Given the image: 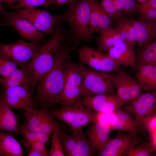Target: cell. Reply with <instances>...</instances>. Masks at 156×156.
<instances>
[{"instance_id":"cell-1","label":"cell","mask_w":156,"mask_h":156,"mask_svg":"<svg viewBox=\"0 0 156 156\" xmlns=\"http://www.w3.org/2000/svg\"><path fill=\"white\" fill-rule=\"evenodd\" d=\"M77 44L69 39L61 44L55 52L52 67L39 81L37 96L44 108L57 104V99L63 87L66 63L70 57V53Z\"/></svg>"},{"instance_id":"cell-2","label":"cell","mask_w":156,"mask_h":156,"mask_svg":"<svg viewBox=\"0 0 156 156\" xmlns=\"http://www.w3.org/2000/svg\"><path fill=\"white\" fill-rule=\"evenodd\" d=\"M63 23L57 24L51 38L41 45L36 55L29 63L32 77L33 89L52 67L58 47L70 37L69 30L64 27Z\"/></svg>"},{"instance_id":"cell-3","label":"cell","mask_w":156,"mask_h":156,"mask_svg":"<svg viewBox=\"0 0 156 156\" xmlns=\"http://www.w3.org/2000/svg\"><path fill=\"white\" fill-rule=\"evenodd\" d=\"M62 15V21L68 25L72 40L92 41L93 34L90 31V4L89 0H75L68 4Z\"/></svg>"},{"instance_id":"cell-4","label":"cell","mask_w":156,"mask_h":156,"mask_svg":"<svg viewBox=\"0 0 156 156\" xmlns=\"http://www.w3.org/2000/svg\"><path fill=\"white\" fill-rule=\"evenodd\" d=\"M82 63L76 64L70 57L64 68L63 89L57 100L62 107L72 106L81 97L83 76Z\"/></svg>"},{"instance_id":"cell-5","label":"cell","mask_w":156,"mask_h":156,"mask_svg":"<svg viewBox=\"0 0 156 156\" xmlns=\"http://www.w3.org/2000/svg\"><path fill=\"white\" fill-rule=\"evenodd\" d=\"M82 70L83 79L81 97L116 94L111 81L104 73L86 67L83 64Z\"/></svg>"},{"instance_id":"cell-6","label":"cell","mask_w":156,"mask_h":156,"mask_svg":"<svg viewBox=\"0 0 156 156\" xmlns=\"http://www.w3.org/2000/svg\"><path fill=\"white\" fill-rule=\"evenodd\" d=\"M81 63L96 71L103 73L116 72L122 70L120 66L108 54L86 45L77 51Z\"/></svg>"},{"instance_id":"cell-7","label":"cell","mask_w":156,"mask_h":156,"mask_svg":"<svg viewBox=\"0 0 156 156\" xmlns=\"http://www.w3.org/2000/svg\"><path fill=\"white\" fill-rule=\"evenodd\" d=\"M17 14L27 20L41 32L52 35L56 25L62 22V15H52L43 10L27 7L16 10Z\"/></svg>"},{"instance_id":"cell-8","label":"cell","mask_w":156,"mask_h":156,"mask_svg":"<svg viewBox=\"0 0 156 156\" xmlns=\"http://www.w3.org/2000/svg\"><path fill=\"white\" fill-rule=\"evenodd\" d=\"M41 45L38 41L28 42L20 40L10 44L0 42V54L21 67L35 56Z\"/></svg>"},{"instance_id":"cell-9","label":"cell","mask_w":156,"mask_h":156,"mask_svg":"<svg viewBox=\"0 0 156 156\" xmlns=\"http://www.w3.org/2000/svg\"><path fill=\"white\" fill-rule=\"evenodd\" d=\"M125 110L137 121L140 131H144V122L147 116L156 112V90L141 94L131 101Z\"/></svg>"},{"instance_id":"cell-10","label":"cell","mask_w":156,"mask_h":156,"mask_svg":"<svg viewBox=\"0 0 156 156\" xmlns=\"http://www.w3.org/2000/svg\"><path fill=\"white\" fill-rule=\"evenodd\" d=\"M25 121L22 127L29 130L50 135L52 133L58 123L51 113L46 108L32 109L24 114Z\"/></svg>"},{"instance_id":"cell-11","label":"cell","mask_w":156,"mask_h":156,"mask_svg":"<svg viewBox=\"0 0 156 156\" xmlns=\"http://www.w3.org/2000/svg\"><path fill=\"white\" fill-rule=\"evenodd\" d=\"M1 96L11 108L27 111L35 109V104L32 98V90L30 85H24L10 87H4Z\"/></svg>"},{"instance_id":"cell-12","label":"cell","mask_w":156,"mask_h":156,"mask_svg":"<svg viewBox=\"0 0 156 156\" xmlns=\"http://www.w3.org/2000/svg\"><path fill=\"white\" fill-rule=\"evenodd\" d=\"M140 141L138 136L118 131L116 135L109 139L97 155L98 156H127L128 152Z\"/></svg>"},{"instance_id":"cell-13","label":"cell","mask_w":156,"mask_h":156,"mask_svg":"<svg viewBox=\"0 0 156 156\" xmlns=\"http://www.w3.org/2000/svg\"><path fill=\"white\" fill-rule=\"evenodd\" d=\"M89 109L99 113H112L120 109L125 102L116 94H99L83 98L80 101Z\"/></svg>"},{"instance_id":"cell-14","label":"cell","mask_w":156,"mask_h":156,"mask_svg":"<svg viewBox=\"0 0 156 156\" xmlns=\"http://www.w3.org/2000/svg\"><path fill=\"white\" fill-rule=\"evenodd\" d=\"M1 14L5 19L3 25L12 26L25 39L33 42L40 40L44 37V34L29 21L20 16L16 12L4 11Z\"/></svg>"},{"instance_id":"cell-15","label":"cell","mask_w":156,"mask_h":156,"mask_svg":"<svg viewBox=\"0 0 156 156\" xmlns=\"http://www.w3.org/2000/svg\"><path fill=\"white\" fill-rule=\"evenodd\" d=\"M111 130L109 123L97 118L89 125L85 133L96 152H100L109 140Z\"/></svg>"},{"instance_id":"cell-16","label":"cell","mask_w":156,"mask_h":156,"mask_svg":"<svg viewBox=\"0 0 156 156\" xmlns=\"http://www.w3.org/2000/svg\"><path fill=\"white\" fill-rule=\"evenodd\" d=\"M108 55L120 66H131L136 69V55L133 47L125 42L107 50Z\"/></svg>"},{"instance_id":"cell-17","label":"cell","mask_w":156,"mask_h":156,"mask_svg":"<svg viewBox=\"0 0 156 156\" xmlns=\"http://www.w3.org/2000/svg\"><path fill=\"white\" fill-rule=\"evenodd\" d=\"M135 29L136 43L139 48L156 38V21H146L140 18L129 19Z\"/></svg>"},{"instance_id":"cell-18","label":"cell","mask_w":156,"mask_h":156,"mask_svg":"<svg viewBox=\"0 0 156 156\" xmlns=\"http://www.w3.org/2000/svg\"><path fill=\"white\" fill-rule=\"evenodd\" d=\"M115 112L109 123L111 129L131 133L138 136V134L140 131L139 126L131 114L125 110L120 109Z\"/></svg>"},{"instance_id":"cell-19","label":"cell","mask_w":156,"mask_h":156,"mask_svg":"<svg viewBox=\"0 0 156 156\" xmlns=\"http://www.w3.org/2000/svg\"><path fill=\"white\" fill-rule=\"evenodd\" d=\"M136 70L135 76L142 91L156 90V64L142 65Z\"/></svg>"},{"instance_id":"cell-20","label":"cell","mask_w":156,"mask_h":156,"mask_svg":"<svg viewBox=\"0 0 156 156\" xmlns=\"http://www.w3.org/2000/svg\"><path fill=\"white\" fill-rule=\"evenodd\" d=\"M28 64L20 69L17 68L8 76L0 78V83L5 88L24 85H30L32 86V77Z\"/></svg>"},{"instance_id":"cell-21","label":"cell","mask_w":156,"mask_h":156,"mask_svg":"<svg viewBox=\"0 0 156 156\" xmlns=\"http://www.w3.org/2000/svg\"><path fill=\"white\" fill-rule=\"evenodd\" d=\"M20 116L14 113L1 96L0 98V129L2 131L17 133L20 126Z\"/></svg>"},{"instance_id":"cell-22","label":"cell","mask_w":156,"mask_h":156,"mask_svg":"<svg viewBox=\"0 0 156 156\" xmlns=\"http://www.w3.org/2000/svg\"><path fill=\"white\" fill-rule=\"evenodd\" d=\"M99 33L96 42L97 49L101 51H107L117 44L125 42L124 38L112 27Z\"/></svg>"},{"instance_id":"cell-23","label":"cell","mask_w":156,"mask_h":156,"mask_svg":"<svg viewBox=\"0 0 156 156\" xmlns=\"http://www.w3.org/2000/svg\"><path fill=\"white\" fill-rule=\"evenodd\" d=\"M0 153L3 156H22V147L12 135L0 132Z\"/></svg>"},{"instance_id":"cell-24","label":"cell","mask_w":156,"mask_h":156,"mask_svg":"<svg viewBox=\"0 0 156 156\" xmlns=\"http://www.w3.org/2000/svg\"><path fill=\"white\" fill-rule=\"evenodd\" d=\"M84 106L78 101L72 106L54 109L50 111L55 118L68 127L76 119Z\"/></svg>"},{"instance_id":"cell-25","label":"cell","mask_w":156,"mask_h":156,"mask_svg":"<svg viewBox=\"0 0 156 156\" xmlns=\"http://www.w3.org/2000/svg\"><path fill=\"white\" fill-rule=\"evenodd\" d=\"M123 71L121 70L116 72L104 73L111 81L118 97L127 103L130 102L131 99L129 90L124 77Z\"/></svg>"},{"instance_id":"cell-26","label":"cell","mask_w":156,"mask_h":156,"mask_svg":"<svg viewBox=\"0 0 156 156\" xmlns=\"http://www.w3.org/2000/svg\"><path fill=\"white\" fill-rule=\"evenodd\" d=\"M137 67L145 65L156 64V40L139 48L136 55Z\"/></svg>"},{"instance_id":"cell-27","label":"cell","mask_w":156,"mask_h":156,"mask_svg":"<svg viewBox=\"0 0 156 156\" xmlns=\"http://www.w3.org/2000/svg\"><path fill=\"white\" fill-rule=\"evenodd\" d=\"M98 114L84 106L76 119L68 127L71 133H76L83 131L85 127L89 125L93 121L97 119Z\"/></svg>"},{"instance_id":"cell-28","label":"cell","mask_w":156,"mask_h":156,"mask_svg":"<svg viewBox=\"0 0 156 156\" xmlns=\"http://www.w3.org/2000/svg\"><path fill=\"white\" fill-rule=\"evenodd\" d=\"M116 21L114 28L124 38L125 42L133 47L136 45L135 31L129 19L122 17Z\"/></svg>"},{"instance_id":"cell-29","label":"cell","mask_w":156,"mask_h":156,"mask_svg":"<svg viewBox=\"0 0 156 156\" xmlns=\"http://www.w3.org/2000/svg\"><path fill=\"white\" fill-rule=\"evenodd\" d=\"M75 134L77 142L73 151L68 156H93L96 153L83 131Z\"/></svg>"},{"instance_id":"cell-30","label":"cell","mask_w":156,"mask_h":156,"mask_svg":"<svg viewBox=\"0 0 156 156\" xmlns=\"http://www.w3.org/2000/svg\"><path fill=\"white\" fill-rule=\"evenodd\" d=\"M90 10V29L93 34L97 33V29L103 9L97 0H89Z\"/></svg>"},{"instance_id":"cell-31","label":"cell","mask_w":156,"mask_h":156,"mask_svg":"<svg viewBox=\"0 0 156 156\" xmlns=\"http://www.w3.org/2000/svg\"><path fill=\"white\" fill-rule=\"evenodd\" d=\"M156 151V146L151 142H140L128 152L127 156H151Z\"/></svg>"},{"instance_id":"cell-32","label":"cell","mask_w":156,"mask_h":156,"mask_svg":"<svg viewBox=\"0 0 156 156\" xmlns=\"http://www.w3.org/2000/svg\"><path fill=\"white\" fill-rule=\"evenodd\" d=\"M59 134L64 153L66 156H68L75 147L77 142L76 135L74 133L69 134L64 133L60 127Z\"/></svg>"},{"instance_id":"cell-33","label":"cell","mask_w":156,"mask_h":156,"mask_svg":"<svg viewBox=\"0 0 156 156\" xmlns=\"http://www.w3.org/2000/svg\"><path fill=\"white\" fill-rule=\"evenodd\" d=\"M17 133L22 135L28 143L34 141H41L46 144L48 141L49 135L25 129L20 126Z\"/></svg>"},{"instance_id":"cell-34","label":"cell","mask_w":156,"mask_h":156,"mask_svg":"<svg viewBox=\"0 0 156 156\" xmlns=\"http://www.w3.org/2000/svg\"><path fill=\"white\" fill-rule=\"evenodd\" d=\"M60 127V125L58 123L53 133L51 147L49 153L50 156H66L59 136V131Z\"/></svg>"},{"instance_id":"cell-35","label":"cell","mask_w":156,"mask_h":156,"mask_svg":"<svg viewBox=\"0 0 156 156\" xmlns=\"http://www.w3.org/2000/svg\"><path fill=\"white\" fill-rule=\"evenodd\" d=\"M123 75L129 90L132 101L141 94L142 91L136 79L124 71Z\"/></svg>"},{"instance_id":"cell-36","label":"cell","mask_w":156,"mask_h":156,"mask_svg":"<svg viewBox=\"0 0 156 156\" xmlns=\"http://www.w3.org/2000/svg\"><path fill=\"white\" fill-rule=\"evenodd\" d=\"M17 65L0 54V75L7 77L17 68Z\"/></svg>"},{"instance_id":"cell-37","label":"cell","mask_w":156,"mask_h":156,"mask_svg":"<svg viewBox=\"0 0 156 156\" xmlns=\"http://www.w3.org/2000/svg\"><path fill=\"white\" fill-rule=\"evenodd\" d=\"M17 1V4L10 6L12 8L16 10L27 7H47L51 5L49 0H18Z\"/></svg>"},{"instance_id":"cell-38","label":"cell","mask_w":156,"mask_h":156,"mask_svg":"<svg viewBox=\"0 0 156 156\" xmlns=\"http://www.w3.org/2000/svg\"><path fill=\"white\" fill-rule=\"evenodd\" d=\"M100 4L103 10L113 20L116 21L123 17V14L116 10L112 0H101Z\"/></svg>"},{"instance_id":"cell-39","label":"cell","mask_w":156,"mask_h":156,"mask_svg":"<svg viewBox=\"0 0 156 156\" xmlns=\"http://www.w3.org/2000/svg\"><path fill=\"white\" fill-rule=\"evenodd\" d=\"M156 112L147 116L144 120V130L148 132L150 136L156 134Z\"/></svg>"},{"instance_id":"cell-40","label":"cell","mask_w":156,"mask_h":156,"mask_svg":"<svg viewBox=\"0 0 156 156\" xmlns=\"http://www.w3.org/2000/svg\"><path fill=\"white\" fill-rule=\"evenodd\" d=\"M140 18L150 21H156V8H138Z\"/></svg>"},{"instance_id":"cell-41","label":"cell","mask_w":156,"mask_h":156,"mask_svg":"<svg viewBox=\"0 0 156 156\" xmlns=\"http://www.w3.org/2000/svg\"><path fill=\"white\" fill-rule=\"evenodd\" d=\"M112 19L103 9L97 29V33L112 27Z\"/></svg>"},{"instance_id":"cell-42","label":"cell","mask_w":156,"mask_h":156,"mask_svg":"<svg viewBox=\"0 0 156 156\" xmlns=\"http://www.w3.org/2000/svg\"><path fill=\"white\" fill-rule=\"evenodd\" d=\"M118 0L122 6L124 13L132 15L138 13V4L134 0Z\"/></svg>"},{"instance_id":"cell-43","label":"cell","mask_w":156,"mask_h":156,"mask_svg":"<svg viewBox=\"0 0 156 156\" xmlns=\"http://www.w3.org/2000/svg\"><path fill=\"white\" fill-rule=\"evenodd\" d=\"M31 148H33L41 153L43 156H50L47 151L44 142L38 141L32 142L29 143Z\"/></svg>"},{"instance_id":"cell-44","label":"cell","mask_w":156,"mask_h":156,"mask_svg":"<svg viewBox=\"0 0 156 156\" xmlns=\"http://www.w3.org/2000/svg\"><path fill=\"white\" fill-rule=\"evenodd\" d=\"M156 8V0H147L144 2L138 4V8Z\"/></svg>"},{"instance_id":"cell-45","label":"cell","mask_w":156,"mask_h":156,"mask_svg":"<svg viewBox=\"0 0 156 156\" xmlns=\"http://www.w3.org/2000/svg\"><path fill=\"white\" fill-rule=\"evenodd\" d=\"M75 0H49L50 4L60 7L69 3Z\"/></svg>"},{"instance_id":"cell-46","label":"cell","mask_w":156,"mask_h":156,"mask_svg":"<svg viewBox=\"0 0 156 156\" xmlns=\"http://www.w3.org/2000/svg\"><path fill=\"white\" fill-rule=\"evenodd\" d=\"M116 10L120 13L123 14L124 11L122 6L118 0H112Z\"/></svg>"},{"instance_id":"cell-47","label":"cell","mask_w":156,"mask_h":156,"mask_svg":"<svg viewBox=\"0 0 156 156\" xmlns=\"http://www.w3.org/2000/svg\"><path fill=\"white\" fill-rule=\"evenodd\" d=\"M27 155L28 156H43V155L40 152L31 148Z\"/></svg>"},{"instance_id":"cell-48","label":"cell","mask_w":156,"mask_h":156,"mask_svg":"<svg viewBox=\"0 0 156 156\" xmlns=\"http://www.w3.org/2000/svg\"><path fill=\"white\" fill-rule=\"evenodd\" d=\"M17 1L18 0H3V2L11 6Z\"/></svg>"},{"instance_id":"cell-49","label":"cell","mask_w":156,"mask_h":156,"mask_svg":"<svg viewBox=\"0 0 156 156\" xmlns=\"http://www.w3.org/2000/svg\"><path fill=\"white\" fill-rule=\"evenodd\" d=\"M3 0H0V14L4 11V7L2 4Z\"/></svg>"},{"instance_id":"cell-50","label":"cell","mask_w":156,"mask_h":156,"mask_svg":"<svg viewBox=\"0 0 156 156\" xmlns=\"http://www.w3.org/2000/svg\"><path fill=\"white\" fill-rule=\"evenodd\" d=\"M136 0L138 2L140 3H142L144 2H145L147 0Z\"/></svg>"},{"instance_id":"cell-51","label":"cell","mask_w":156,"mask_h":156,"mask_svg":"<svg viewBox=\"0 0 156 156\" xmlns=\"http://www.w3.org/2000/svg\"><path fill=\"white\" fill-rule=\"evenodd\" d=\"M0 156H1V153H0Z\"/></svg>"},{"instance_id":"cell-52","label":"cell","mask_w":156,"mask_h":156,"mask_svg":"<svg viewBox=\"0 0 156 156\" xmlns=\"http://www.w3.org/2000/svg\"><path fill=\"white\" fill-rule=\"evenodd\" d=\"M1 25L0 24V26Z\"/></svg>"},{"instance_id":"cell-53","label":"cell","mask_w":156,"mask_h":156,"mask_svg":"<svg viewBox=\"0 0 156 156\" xmlns=\"http://www.w3.org/2000/svg\"></svg>"}]
</instances>
